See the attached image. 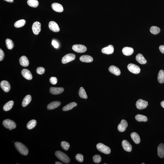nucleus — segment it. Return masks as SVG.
Listing matches in <instances>:
<instances>
[{
  "label": "nucleus",
  "instance_id": "nucleus-1",
  "mask_svg": "<svg viewBox=\"0 0 164 164\" xmlns=\"http://www.w3.org/2000/svg\"><path fill=\"white\" fill-rule=\"evenodd\" d=\"M15 146L18 151L21 154L26 156L28 154V149L22 143L19 142H16L15 143Z\"/></svg>",
  "mask_w": 164,
  "mask_h": 164
},
{
  "label": "nucleus",
  "instance_id": "nucleus-2",
  "mask_svg": "<svg viewBox=\"0 0 164 164\" xmlns=\"http://www.w3.org/2000/svg\"><path fill=\"white\" fill-rule=\"evenodd\" d=\"M55 155L58 159L65 163H69L70 159L67 155L63 152L57 151L55 152Z\"/></svg>",
  "mask_w": 164,
  "mask_h": 164
},
{
  "label": "nucleus",
  "instance_id": "nucleus-3",
  "mask_svg": "<svg viewBox=\"0 0 164 164\" xmlns=\"http://www.w3.org/2000/svg\"><path fill=\"white\" fill-rule=\"evenodd\" d=\"M97 148L98 150L102 153L105 154H109L111 152L110 148L108 146L102 143H99L97 145Z\"/></svg>",
  "mask_w": 164,
  "mask_h": 164
},
{
  "label": "nucleus",
  "instance_id": "nucleus-4",
  "mask_svg": "<svg viewBox=\"0 0 164 164\" xmlns=\"http://www.w3.org/2000/svg\"><path fill=\"white\" fill-rule=\"evenodd\" d=\"M3 124L5 128L9 129L10 130L14 129L16 127L15 123L14 121L9 119L4 120L3 121Z\"/></svg>",
  "mask_w": 164,
  "mask_h": 164
},
{
  "label": "nucleus",
  "instance_id": "nucleus-5",
  "mask_svg": "<svg viewBox=\"0 0 164 164\" xmlns=\"http://www.w3.org/2000/svg\"><path fill=\"white\" fill-rule=\"evenodd\" d=\"M75 58V55L74 54H69L64 56L62 59L63 64H65L74 60Z\"/></svg>",
  "mask_w": 164,
  "mask_h": 164
},
{
  "label": "nucleus",
  "instance_id": "nucleus-6",
  "mask_svg": "<svg viewBox=\"0 0 164 164\" xmlns=\"http://www.w3.org/2000/svg\"><path fill=\"white\" fill-rule=\"evenodd\" d=\"M72 48L74 52L78 53H83L87 50V48L85 46L81 45H74L73 46Z\"/></svg>",
  "mask_w": 164,
  "mask_h": 164
},
{
  "label": "nucleus",
  "instance_id": "nucleus-7",
  "mask_svg": "<svg viewBox=\"0 0 164 164\" xmlns=\"http://www.w3.org/2000/svg\"><path fill=\"white\" fill-rule=\"evenodd\" d=\"M127 68L130 72L134 74H139L140 71V67L133 64H129L127 66Z\"/></svg>",
  "mask_w": 164,
  "mask_h": 164
},
{
  "label": "nucleus",
  "instance_id": "nucleus-8",
  "mask_svg": "<svg viewBox=\"0 0 164 164\" xmlns=\"http://www.w3.org/2000/svg\"><path fill=\"white\" fill-rule=\"evenodd\" d=\"M148 105V102L142 99H139L136 103V106L138 109L140 110L145 109Z\"/></svg>",
  "mask_w": 164,
  "mask_h": 164
},
{
  "label": "nucleus",
  "instance_id": "nucleus-9",
  "mask_svg": "<svg viewBox=\"0 0 164 164\" xmlns=\"http://www.w3.org/2000/svg\"><path fill=\"white\" fill-rule=\"evenodd\" d=\"M32 30L34 34H38L41 31L40 23L38 21L35 22L32 25Z\"/></svg>",
  "mask_w": 164,
  "mask_h": 164
},
{
  "label": "nucleus",
  "instance_id": "nucleus-10",
  "mask_svg": "<svg viewBox=\"0 0 164 164\" xmlns=\"http://www.w3.org/2000/svg\"><path fill=\"white\" fill-rule=\"evenodd\" d=\"M0 85L1 88L6 93L9 92L11 89V86L10 83L6 80H3L1 82Z\"/></svg>",
  "mask_w": 164,
  "mask_h": 164
},
{
  "label": "nucleus",
  "instance_id": "nucleus-11",
  "mask_svg": "<svg viewBox=\"0 0 164 164\" xmlns=\"http://www.w3.org/2000/svg\"><path fill=\"white\" fill-rule=\"evenodd\" d=\"M128 126V123L125 120H121L120 123L118 125V129L120 132H123L125 131Z\"/></svg>",
  "mask_w": 164,
  "mask_h": 164
},
{
  "label": "nucleus",
  "instance_id": "nucleus-12",
  "mask_svg": "<svg viewBox=\"0 0 164 164\" xmlns=\"http://www.w3.org/2000/svg\"><path fill=\"white\" fill-rule=\"evenodd\" d=\"M49 27L51 30L55 32H58L60 30L58 24L55 22L53 21H51L50 22Z\"/></svg>",
  "mask_w": 164,
  "mask_h": 164
},
{
  "label": "nucleus",
  "instance_id": "nucleus-13",
  "mask_svg": "<svg viewBox=\"0 0 164 164\" xmlns=\"http://www.w3.org/2000/svg\"><path fill=\"white\" fill-rule=\"evenodd\" d=\"M64 91L63 88L51 87L50 89V92L52 94L57 95L60 94Z\"/></svg>",
  "mask_w": 164,
  "mask_h": 164
},
{
  "label": "nucleus",
  "instance_id": "nucleus-14",
  "mask_svg": "<svg viewBox=\"0 0 164 164\" xmlns=\"http://www.w3.org/2000/svg\"><path fill=\"white\" fill-rule=\"evenodd\" d=\"M114 52V48L112 45H109L107 47L102 48V53L110 55L113 53Z\"/></svg>",
  "mask_w": 164,
  "mask_h": 164
},
{
  "label": "nucleus",
  "instance_id": "nucleus-15",
  "mask_svg": "<svg viewBox=\"0 0 164 164\" xmlns=\"http://www.w3.org/2000/svg\"><path fill=\"white\" fill-rule=\"evenodd\" d=\"M52 9L57 12L61 13L63 12L64 9L62 5L57 3H54L52 5Z\"/></svg>",
  "mask_w": 164,
  "mask_h": 164
},
{
  "label": "nucleus",
  "instance_id": "nucleus-16",
  "mask_svg": "<svg viewBox=\"0 0 164 164\" xmlns=\"http://www.w3.org/2000/svg\"><path fill=\"white\" fill-rule=\"evenodd\" d=\"M123 148L126 151L130 152L132 150V146L129 142L126 140H124L122 142Z\"/></svg>",
  "mask_w": 164,
  "mask_h": 164
},
{
  "label": "nucleus",
  "instance_id": "nucleus-17",
  "mask_svg": "<svg viewBox=\"0 0 164 164\" xmlns=\"http://www.w3.org/2000/svg\"><path fill=\"white\" fill-rule=\"evenodd\" d=\"M21 74L23 77L28 80H31L32 79L31 73L29 70L24 69L22 70Z\"/></svg>",
  "mask_w": 164,
  "mask_h": 164
},
{
  "label": "nucleus",
  "instance_id": "nucleus-18",
  "mask_svg": "<svg viewBox=\"0 0 164 164\" xmlns=\"http://www.w3.org/2000/svg\"><path fill=\"white\" fill-rule=\"evenodd\" d=\"M109 70L110 72L115 75L118 76L121 74V71L119 68L115 66H111L109 68Z\"/></svg>",
  "mask_w": 164,
  "mask_h": 164
},
{
  "label": "nucleus",
  "instance_id": "nucleus-19",
  "mask_svg": "<svg viewBox=\"0 0 164 164\" xmlns=\"http://www.w3.org/2000/svg\"><path fill=\"white\" fill-rule=\"evenodd\" d=\"M134 52V49L129 47H125L123 48L122 52L124 55L129 56L132 55Z\"/></svg>",
  "mask_w": 164,
  "mask_h": 164
},
{
  "label": "nucleus",
  "instance_id": "nucleus-20",
  "mask_svg": "<svg viewBox=\"0 0 164 164\" xmlns=\"http://www.w3.org/2000/svg\"><path fill=\"white\" fill-rule=\"evenodd\" d=\"M158 156L161 158L164 157V144L160 143L157 148Z\"/></svg>",
  "mask_w": 164,
  "mask_h": 164
},
{
  "label": "nucleus",
  "instance_id": "nucleus-21",
  "mask_svg": "<svg viewBox=\"0 0 164 164\" xmlns=\"http://www.w3.org/2000/svg\"><path fill=\"white\" fill-rule=\"evenodd\" d=\"M19 62L20 65L23 67H27L29 65L28 60L27 57L24 56H23L20 57L19 59Z\"/></svg>",
  "mask_w": 164,
  "mask_h": 164
},
{
  "label": "nucleus",
  "instance_id": "nucleus-22",
  "mask_svg": "<svg viewBox=\"0 0 164 164\" xmlns=\"http://www.w3.org/2000/svg\"><path fill=\"white\" fill-rule=\"evenodd\" d=\"M80 60L82 62L90 63L93 60V58L90 56L88 55H84L80 57Z\"/></svg>",
  "mask_w": 164,
  "mask_h": 164
},
{
  "label": "nucleus",
  "instance_id": "nucleus-23",
  "mask_svg": "<svg viewBox=\"0 0 164 164\" xmlns=\"http://www.w3.org/2000/svg\"><path fill=\"white\" fill-rule=\"evenodd\" d=\"M61 102L59 101H54L51 102L48 105L47 109L48 110H52L56 109L61 105Z\"/></svg>",
  "mask_w": 164,
  "mask_h": 164
},
{
  "label": "nucleus",
  "instance_id": "nucleus-24",
  "mask_svg": "<svg viewBox=\"0 0 164 164\" xmlns=\"http://www.w3.org/2000/svg\"><path fill=\"white\" fill-rule=\"evenodd\" d=\"M136 59L138 62L141 64H145L147 62L143 55L141 54H138L136 56Z\"/></svg>",
  "mask_w": 164,
  "mask_h": 164
},
{
  "label": "nucleus",
  "instance_id": "nucleus-25",
  "mask_svg": "<svg viewBox=\"0 0 164 164\" xmlns=\"http://www.w3.org/2000/svg\"><path fill=\"white\" fill-rule=\"evenodd\" d=\"M131 137L134 142L138 144L140 142V139L139 135L136 132H133L131 134Z\"/></svg>",
  "mask_w": 164,
  "mask_h": 164
},
{
  "label": "nucleus",
  "instance_id": "nucleus-26",
  "mask_svg": "<svg viewBox=\"0 0 164 164\" xmlns=\"http://www.w3.org/2000/svg\"><path fill=\"white\" fill-rule=\"evenodd\" d=\"M31 96L30 95H27L23 99L22 102V105L23 107H25L27 106L31 101Z\"/></svg>",
  "mask_w": 164,
  "mask_h": 164
},
{
  "label": "nucleus",
  "instance_id": "nucleus-27",
  "mask_svg": "<svg viewBox=\"0 0 164 164\" xmlns=\"http://www.w3.org/2000/svg\"><path fill=\"white\" fill-rule=\"evenodd\" d=\"M77 103L75 102H71L66 105L63 108V110L64 111H68L72 109L73 108L77 106Z\"/></svg>",
  "mask_w": 164,
  "mask_h": 164
},
{
  "label": "nucleus",
  "instance_id": "nucleus-28",
  "mask_svg": "<svg viewBox=\"0 0 164 164\" xmlns=\"http://www.w3.org/2000/svg\"><path fill=\"white\" fill-rule=\"evenodd\" d=\"M14 104V102L13 101H10L4 105L3 109L4 111H7L11 110L13 107Z\"/></svg>",
  "mask_w": 164,
  "mask_h": 164
},
{
  "label": "nucleus",
  "instance_id": "nucleus-29",
  "mask_svg": "<svg viewBox=\"0 0 164 164\" xmlns=\"http://www.w3.org/2000/svg\"><path fill=\"white\" fill-rule=\"evenodd\" d=\"M157 79L159 83L162 84L164 83V71L163 70H161L159 71Z\"/></svg>",
  "mask_w": 164,
  "mask_h": 164
},
{
  "label": "nucleus",
  "instance_id": "nucleus-30",
  "mask_svg": "<svg viewBox=\"0 0 164 164\" xmlns=\"http://www.w3.org/2000/svg\"><path fill=\"white\" fill-rule=\"evenodd\" d=\"M78 94L80 98L86 99H87L88 96L87 94H86L85 90L83 87H81L80 88L78 92Z\"/></svg>",
  "mask_w": 164,
  "mask_h": 164
},
{
  "label": "nucleus",
  "instance_id": "nucleus-31",
  "mask_svg": "<svg viewBox=\"0 0 164 164\" xmlns=\"http://www.w3.org/2000/svg\"><path fill=\"white\" fill-rule=\"evenodd\" d=\"M27 3L30 7L33 8H36L39 5V2L37 0H28Z\"/></svg>",
  "mask_w": 164,
  "mask_h": 164
},
{
  "label": "nucleus",
  "instance_id": "nucleus-32",
  "mask_svg": "<svg viewBox=\"0 0 164 164\" xmlns=\"http://www.w3.org/2000/svg\"><path fill=\"white\" fill-rule=\"evenodd\" d=\"M26 21L24 19L20 20L14 23L15 27L16 28H20L23 27L26 24Z\"/></svg>",
  "mask_w": 164,
  "mask_h": 164
},
{
  "label": "nucleus",
  "instance_id": "nucleus-33",
  "mask_svg": "<svg viewBox=\"0 0 164 164\" xmlns=\"http://www.w3.org/2000/svg\"><path fill=\"white\" fill-rule=\"evenodd\" d=\"M36 124V121L35 120H32L27 123V128L29 130H31L35 127Z\"/></svg>",
  "mask_w": 164,
  "mask_h": 164
},
{
  "label": "nucleus",
  "instance_id": "nucleus-34",
  "mask_svg": "<svg viewBox=\"0 0 164 164\" xmlns=\"http://www.w3.org/2000/svg\"><path fill=\"white\" fill-rule=\"evenodd\" d=\"M135 119L139 121H144L146 122L147 121L148 118L146 116L144 115L138 114L135 116Z\"/></svg>",
  "mask_w": 164,
  "mask_h": 164
},
{
  "label": "nucleus",
  "instance_id": "nucleus-35",
  "mask_svg": "<svg viewBox=\"0 0 164 164\" xmlns=\"http://www.w3.org/2000/svg\"><path fill=\"white\" fill-rule=\"evenodd\" d=\"M6 45L8 49L11 50L14 47V44L11 39H7L6 40Z\"/></svg>",
  "mask_w": 164,
  "mask_h": 164
},
{
  "label": "nucleus",
  "instance_id": "nucleus-36",
  "mask_svg": "<svg viewBox=\"0 0 164 164\" xmlns=\"http://www.w3.org/2000/svg\"><path fill=\"white\" fill-rule=\"evenodd\" d=\"M150 31L152 34H157L160 32V29L156 26H152L150 28Z\"/></svg>",
  "mask_w": 164,
  "mask_h": 164
},
{
  "label": "nucleus",
  "instance_id": "nucleus-37",
  "mask_svg": "<svg viewBox=\"0 0 164 164\" xmlns=\"http://www.w3.org/2000/svg\"><path fill=\"white\" fill-rule=\"evenodd\" d=\"M61 145L63 149L66 151L68 150L70 147L69 143L67 142L64 141L61 142Z\"/></svg>",
  "mask_w": 164,
  "mask_h": 164
},
{
  "label": "nucleus",
  "instance_id": "nucleus-38",
  "mask_svg": "<svg viewBox=\"0 0 164 164\" xmlns=\"http://www.w3.org/2000/svg\"><path fill=\"white\" fill-rule=\"evenodd\" d=\"M93 159L95 163H99L101 161L102 158L100 155H96L93 156Z\"/></svg>",
  "mask_w": 164,
  "mask_h": 164
},
{
  "label": "nucleus",
  "instance_id": "nucleus-39",
  "mask_svg": "<svg viewBox=\"0 0 164 164\" xmlns=\"http://www.w3.org/2000/svg\"><path fill=\"white\" fill-rule=\"evenodd\" d=\"M76 159L80 162H83L84 160V157L83 155L80 154H77L75 156Z\"/></svg>",
  "mask_w": 164,
  "mask_h": 164
},
{
  "label": "nucleus",
  "instance_id": "nucleus-40",
  "mask_svg": "<svg viewBox=\"0 0 164 164\" xmlns=\"http://www.w3.org/2000/svg\"><path fill=\"white\" fill-rule=\"evenodd\" d=\"M36 71L38 74H42L45 73V69L43 67H39L37 68Z\"/></svg>",
  "mask_w": 164,
  "mask_h": 164
},
{
  "label": "nucleus",
  "instance_id": "nucleus-41",
  "mask_svg": "<svg viewBox=\"0 0 164 164\" xmlns=\"http://www.w3.org/2000/svg\"><path fill=\"white\" fill-rule=\"evenodd\" d=\"M50 81L51 84L55 85L57 84L58 80L56 77H52L50 79Z\"/></svg>",
  "mask_w": 164,
  "mask_h": 164
},
{
  "label": "nucleus",
  "instance_id": "nucleus-42",
  "mask_svg": "<svg viewBox=\"0 0 164 164\" xmlns=\"http://www.w3.org/2000/svg\"><path fill=\"white\" fill-rule=\"evenodd\" d=\"M4 53L1 49H0V61H1L4 59Z\"/></svg>",
  "mask_w": 164,
  "mask_h": 164
},
{
  "label": "nucleus",
  "instance_id": "nucleus-43",
  "mask_svg": "<svg viewBox=\"0 0 164 164\" xmlns=\"http://www.w3.org/2000/svg\"><path fill=\"white\" fill-rule=\"evenodd\" d=\"M52 44L54 47V48H58V47H59V45L57 42L55 40H53L52 41Z\"/></svg>",
  "mask_w": 164,
  "mask_h": 164
},
{
  "label": "nucleus",
  "instance_id": "nucleus-44",
  "mask_svg": "<svg viewBox=\"0 0 164 164\" xmlns=\"http://www.w3.org/2000/svg\"><path fill=\"white\" fill-rule=\"evenodd\" d=\"M159 49L162 53L164 54V45H161L159 47Z\"/></svg>",
  "mask_w": 164,
  "mask_h": 164
},
{
  "label": "nucleus",
  "instance_id": "nucleus-45",
  "mask_svg": "<svg viewBox=\"0 0 164 164\" xmlns=\"http://www.w3.org/2000/svg\"><path fill=\"white\" fill-rule=\"evenodd\" d=\"M161 105L162 107L164 109V101H162L161 102Z\"/></svg>",
  "mask_w": 164,
  "mask_h": 164
},
{
  "label": "nucleus",
  "instance_id": "nucleus-46",
  "mask_svg": "<svg viewBox=\"0 0 164 164\" xmlns=\"http://www.w3.org/2000/svg\"><path fill=\"white\" fill-rule=\"evenodd\" d=\"M7 2H10V3H13L14 2V0H4Z\"/></svg>",
  "mask_w": 164,
  "mask_h": 164
},
{
  "label": "nucleus",
  "instance_id": "nucleus-47",
  "mask_svg": "<svg viewBox=\"0 0 164 164\" xmlns=\"http://www.w3.org/2000/svg\"><path fill=\"white\" fill-rule=\"evenodd\" d=\"M55 164H63V163H61V162H55Z\"/></svg>",
  "mask_w": 164,
  "mask_h": 164
},
{
  "label": "nucleus",
  "instance_id": "nucleus-48",
  "mask_svg": "<svg viewBox=\"0 0 164 164\" xmlns=\"http://www.w3.org/2000/svg\"><path fill=\"white\" fill-rule=\"evenodd\" d=\"M144 164L145 163H143H143H142V164Z\"/></svg>",
  "mask_w": 164,
  "mask_h": 164
}]
</instances>
